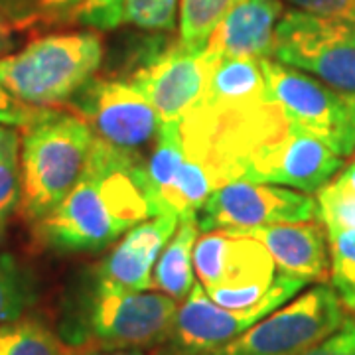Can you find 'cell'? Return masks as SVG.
Instances as JSON below:
<instances>
[{
  "label": "cell",
  "instance_id": "6da1fadb",
  "mask_svg": "<svg viewBox=\"0 0 355 355\" xmlns=\"http://www.w3.org/2000/svg\"><path fill=\"white\" fill-rule=\"evenodd\" d=\"M154 217L142 176V156L97 139L77 184L34 223L36 241L58 254L99 253Z\"/></svg>",
  "mask_w": 355,
  "mask_h": 355
},
{
  "label": "cell",
  "instance_id": "7a4b0ae2",
  "mask_svg": "<svg viewBox=\"0 0 355 355\" xmlns=\"http://www.w3.org/2000/svg\"><path fill=\"white\" fill-rule=\"evenodd\" d=\"M176 312L174 298L119 286L91 266L69 296L64 338L83 354L154 347L168 342Z\"/></svg>",
  "mask_w": 355,
  "mask_h": 355
},
{
  "label": "cell",
  "instance_id": "3957f363",
  "mask_svg": "<svg viewBox=\"0 0 355 355\" xmlns=\"http://www.w3.org/2000/svg\"><path fill=\"white\" fill-rule=\"evenodd\" d=\"M95 132L71 109H53L20 132V211L34 225L77 184Z\"/></svg>",
  "mask_w": 355,
  "mask_h": 355
},
{
  "label": "cell",
  "instance_id": "277c9868",
  "mask_svg": "<svg viewBox=\"0 0 355 355\" xmlns=\"http://www.w3.org/2000/svg\"><path fill=\"white\" fill-rule=\"evenodd\" d=\"M105 58L97 30L53 32L32 40L26 48L0 60V85L38 107L67 105Z\"/></svg>",
  "mask_w": 355,
  "mask_h": 355
},
{
  "label": "cell",
  "instance_id": "5b68a950",
  "mask_svg": "<svg viewBox=\"0 0 355 355\" xmlns=\"http://www.w3.org/2000/svg\"><path fill=\"white\" fill-rule=\"evenodd\" d=\"M217 62L207 48L191 50L180 40L146 36L130 51L127 71L114 77L140 89L153 103L162 125L182 123L202 99Z\"/></svg>",
  "mask_w": 355,
  "mask_h": 355
},
{
  "label": "cell",
  "instance_id": "8992f818",
  "mask_svg": "<svg viewBox=\"0 0 355 355\" xmlns=\"http://www.w3.org/2000/svg\"><path fill=\"white\" fill-rule=\"evenodd\" d=\"M261 69L270 99L282 109L291 130L314 137L342 158L355 153V93L272 58H263Z\"/></svg>",
  "mask_w": 355,
  "mask_h": 355
},
{
  "label": "cell",
  "instance_id": "52a82bcc",
  "mask_svg": "<svg viewBox=\"0 0 355 355\" xmlns=\"http://www.w3.org/2000/svg\"><path fill=\"white\" fill-rule=\"evenodd\" d=\"M193 270L207 296L229 310H245L261 302L279 272L263 243L223 231L198 239Z\"/></svg>",
  "mask_w": 355,
  "mask_h": 355
},
{
  "label": "cell",
  "instance_id": "ba28073f",
  "mask_svg": "<svg viewBox=\"0 0 355 355\" xmlns=\"http://www.w3.org/2000/svg\"><path fill=\"white\" fill-rule=\"evenodd\" d=\"M345 316L340 296L322 282L205 355H298L334 334Z\"/></svg>",
  "mask_w": 355,
  "mask_h": 355
},
{
  "label": "cell",
  "instance_id": "9c48e42d",
  "mask_svg": "<svg viewBox=\"0 0 355 355\" xmlns=\"http://www.w3.org/2000/svg\"><path fill=\"white\" fill-rule=\"evenodd\" d=\"M308 286L304 280L277 272V279L263 300L245 310H229L217 306L200 282H193L188 298L178 306L176 318L170 331V354L205 355L217 347L233 342L251 330L270 312L279 310L298 292Z\"/></svg>",
  "mask_w": 355,
  "mask_h": 355
},
{
  "label": "cell",
  "instance_id": "30bf717a",
  "mask_svg": "<svg viewBox=\"0 0 355 355\" xmlns=\"http://www.w3.org/2000/svg\"><path fill=\"white\" fill-rule=\"evenodd\" d=\"M270 58L355 93V24L288 10L277 24Z\"/></svg>",
  "mask_w": 355,
  "mask_h": 355
},
{
  "label": "cell",
  "instance_id": "8fae6325",
  "mask_svg": "<svg viewBox=\"0 0 355 355\" xmlns=\"http://www.w3.org/2000/svg\"><path fill=\"white\" fill-rule=\"evenodd\" d=\"M196 217L203 233L223 231L229 235H241L266 225L314 221L318 219V205L316 200L304 191L249 180H231L209 193Z\"/></svg>",
  "mask_w": 355,
  "mask_h": 355
},
{
  "label": "cell",
  "instance_id": "7c38bea8",
  "mask_svg": "<svg viewBox=\"0 0 355 355\" xmlns=\"http://www.w3.org/2000/svg\"><path fill=\"white\" fill-rule=\"evenodd\" d=\"M67 107L87 121L97 139L125 153L140 154L162 127L146 95L121 77H91Z\"/></svg>",
  "mask_w": 355,
  "mask_h": 355
},
{
  "label": "cell",
  "instance_id": "4fadbf2b",
  "mask_svg": "<svg viewBox=\"0 0 355 355\" xmlns=\"http://www.w3.org/2000/svg\"><path fill=\"white\" fill-rule=\"evenodd\" d=\"M343 166L324 142L302 132L286 130L263 140L235 166L231 180H249L291 190L318 193Z\"/></svg>",
  "mask_w": 355,
  "mask_h": 355
},
{
  "label": "cell",
  "instance_id": "5bb4252c",
  "mask_svg": "<svg viewBox=\"0 0 355 355\" xmlns=\"http://www.w3.org/2000/svg\"><path fill=\"white\" fill-rule=\"evenodd\" d=\"M180 125L160 127L153 153L142 158V176L154 216H176L182 221L198 216L217 184L205 166L186 154Z\"/></svg>",
  "mask_w": 355,
  "mask_h": 355
},
{
  "label": "cell",
  "instance_id": "9a60e30c",
  "mask_svg": "<svg viewBox=\"0 0 355 355\" xmlns=\"http://www.w3.org/2000/svg\"><path fill=\"white\" fill-rule=\"evenodd\" d=\"M176 216H154L125 233L101 263L93 266L101 277L130 291H153V266L176 233Z\"/></svg>",
  "mask_w": 355,
  "mask_h": 355
},
{
  "label": "cell",
  "instance_id": "2e32d148",
  "mask_svg": "<svg viewBox=\"0 0 355 355\" xmlns=\"http://www.w3.org/2000/svg\"><path fill=\"white\" fill-rule=\"evenodd\" d=\"M241 235L253 237L265 245L277 270L310 282H326L330 279V253L328 233L324 225L314 221L304 223H279L251 229Z\"/></svg>",
  "mask_w": 355,
  "mask_h": 355
},
{
  "label": "cell",
  "instance_id": "e0dca14e",
  "mask_svg": "<svg viewBox=\"0 0 355 355\" xmlns=\"http://www.w3.org/2000/svg\"><path fill=\"white\" fill-rule=\"evenodd\" d=\"M284 14L280 0H239L211 32L205 48L221 58H270L275 30Z\"/></svg>",
  "mask_w": 355,
  "mask_h": 355
},
{
  "label": "cell",
  "instance_id": "ac0fdd59",
  "mask_svg": "<svg viewBox=\"0 0 355 355\" xmlns=\"http://www.w3.org/2000/svg\"><path fill=\"white\" fill-rule=\"evenodd\" d=\"M272 101L261 60L221 58L207 79L198 105L211 109H249Z\"/></svg>",
  "mask_w": 355,
  "mask_h": 355
},
{
  "label": "cell",
  "instance_id": "d6986e66",
  "mask_svg": "<svg viewBox=\"0 0 355 355\" xmlns=\"http://www.w3.org/2000/svg\"><path fill=\"white\" fill-rule=\"evenodd\" d=\"M198 217L182 219L174 237L158 257L153 272L154 291L158 288L176 302L186 300L193 286V247L198 243Z\"/></svg>",
  "mask_w": 355,
  "mask_h": 355
},
{
  "label": "cell",
  "instance_id": "ffe728a7",
  "mask_svg": "<svg viewBox=\"0 0 355 355\" xmlns=\"http://www.w3.org/2000/svg\"><path fill=\"white\" fill-rule=\"evenodd\" d=\"M83 0H0V20L10 30L71 24Z\"/></svg>",
  "mask_w": 355,
  "mask_h": 355
},
{
  "label": "cell",
  "instance_id": "44dd1931",
  "mask_svg": "<svg viewBox=\"0 0 355 355\" xmlns=\"http://www.w3.org/2000/svg\"><path fill=\"white\" fill-rule=\"evenodd\" d=\"M36 298L38 288L32 272L10 254H0V326L20 320Z\"/></svg>",
  "mask_w": 355,
  "mask_h": 355
},
{
  "label": "cell",
  "instance_id": "7402d4cb",
  "mask_svg": "<svg viewBox=\"0 0 355 355\" xmlns=\"http://www.w3.org/2000/svg\"><path fill=\"white\" fill-rule=\"evenodd\" d=\"M239 0H182L180 4V42L191 48H205L211 32Z\"/></svg>",
  "mask_w": 355,
  "mask_h": 355
},
{
  "label": "cell",
  "instance_id": "603a6c76",
  "mask_svg": "<svg viewBox=\"0 0 355 355\" xmlns=\"http://www.w3.org/2000/svg\"><path fill=\"white\" fill-rule=\"evenodd\" d=\"M0 355H69L50 328L30 318L0 326Z\"/></svg>",
  "mask_w": 355,
  "mask_h": 355
},
{
  "label": "cell",
  "instance_id": "cb8c5ba5",
  "mask_svg": "<svg viewBox=\"0 0 355 355\" xmlns=\"http://www.w3.org/2000/svg\"><path fill=\"white\" fill-rule=\"evenodd\" d=\"M330 241L331 288L345 310L355 312V229L326 227Z\"/></svg>",
  "mask_w": 355,
  "mask_h": 355
},
{
  "label": "cell",
  "instance_id": "d4e9b609",
  "mask_svg": "<svg viewBox=\"0 0 355 355\" xmlns=\"http://www.w3.org/2000/svg\"><path fill=\"white\" fill-rule=\"evenodd\" d=\"M22 180H20V132L8 135L0 144V229L20 207Z\"/></svg>",
  "mask_w": 355,
  "mask_h": 355
},
{
  "label": "cell",
  "instance_id": "484cf974",
  "mask_svg": "<svg viewBox=\"0 0 355 355\" xmlns=\"http://www.w3.org/2000/svg\"><path fill=\"white\" fill-rule=\"evenodd\" d=\"M318 219L324 227L355 229V191L328 182L316 193Z\"/></svg>",
  "mask_w": 355,
  "mask_h": 355
},
{
  "label": "cell",
  "instance_id": "4316f807",
  "mask_svg": "<svg viewBox=\"0 0 355 355\" xmlns=\"http://www.w3.org/2000/svg\"><path fill=\"white\" fill-rule=\"evenodd\" d=\"M178 0H125V22L150 32H170L176 24Z\"/></svg>",
  "mask_w": 355,
  "mask_h": 355
},
{
  "label": "cell",
  "instance_id": "83f0119b",
  "mask_svg": "<svg viewBox=\"0 0 355 355\" xmlns=\"http://www.w3.org/2000/svg\"><path fill=\"white\" fill-rule=\"evenodd\" d=\"M97 32H109L125 22V0H83L77 20Z\"/></svg>",
  "mask_w": 355,
  "mask_h": 355
},
{
  "label": "cell",
  "instance_id": "f1b7e54d",
  "mask_svg": "<svg viewBox=\"0 0 355 355\" xmlns=\"http://www.w3.org/2000/svg\"><path fill=\"white\" fill-rule=\"evenodd\" d=\"M51 107H38L26 103L12 95L6 87L0 85V125L10 128H26L34 125L38 119L50 111Z\"/></svg>",
  "mask_w": 355,
  "mask_h": 355
},
{
  "label": "cell",
  "instance_id": "f546056e",
  "mask_svg": "<svg viewBox=\"0 0 355 355\" xmlns=\"http://www.w3.org/2000/svg\"><path fill=\"white\" fill-rule=\"evenodd\" d=\"M298 355H355V318L347 314L334 334Z\"/></svg>",
  "mask_w": 355,
  "mask_h": 355
},
{
  "label": "cell",
  "instance_id": "4dcf8cb0",
  "mask_svg": "<svg viewBox=\"0 0 355 355\" xmlns=\"http://www.w3.org/2000/svg\"><path fill=\"white\" fill-rule=\"evenodd\" d=\"M302 12L355 24V0H286Z\"/></svg>",
  "mask_w": 355,
  "mask_h": 355
},
{
  "label": "cell",
  "instance_id": "1f68e13d",
  "mask_svg": "<svg viewBox=\"0 0 355 355\" xmlns=\"http://www.w3.org/2000/svg\"><path fill=\"white\" fill-rule=\"evenodd\" d=\"M338 186H342L345 190L355 191V156L349 160V162H345L342 166V170L338 172V176L334 180Z\"/></svg>",
  "mask_w": 355,
  "mask_h": 355
},
{
  "label": "cell",
  "instance_id": "d6a6232c",
  "mask_svg": "<svg viewBox=\"0 0 355 355\" xmlns=\"http://www.w3.org/2000/svg\"><path fill=\"white\" fill-rule=\"evenodd\" d=\"M10 34H12V30L0 20V60H2L4 55H8V50H10V46H12Z\"/></svg>",
  "mask_w": 355,
  "mask_h": 355
},
{
  "label": "cell",
  "instance_id": "836d02e7",
  "mask_svg": "<svg viewBox=\"0 0 355 355\" xmlns=\"http://www.w3.org/2000/svg\"><path fill=\"white\" fill-rule=\"evenodd\" d=\"M81 355H144L140 349H119V352H87Z\"/></svg>",
  "mask_w": 355,
  "mask_h": 355
},
{
  "label": "cell",
  "instance_id": "e575fe53",
  "mask_svg": "<svg viewBox=\"0 0 355 355\" xmlns=\"http://www.w3.org/2000/svg\"><path fill=\"white\" fill-rule=\"evenodd\" d=\"M12 132V128L10 127H4V125H0V144L4 142V140L8 139V135Z\"/></svg>",
  "mask_w": 355,
  "mask_h": 355
},
{
  "label": "cell",
  "instance_id": "d590c367",
  "mask_svg": "<svg viewBox=\"0 0 355 355\" xmlns=\"http://www.w3.org/2000/svg\"><path fill=\"white\" fill-rule=\"evenodd\" d=\"M170 355H174V354H170Z\"/></svg>",
  "mask_w": 355,
  "mask_h": 355
}]
</instances>
